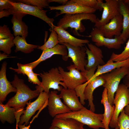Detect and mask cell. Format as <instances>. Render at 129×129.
I'll use <instances>...</instances> for the list:
<instances>
[{
	"label": "cell",
	"instance_id": "1f68e13d",
	"mask_svg": "<svg viewBox=\"0 0 129 129\" xmlns=\"http://www.w3.org/2000/svg\"><path fill=\"white\" fill-rule=\"evenodd\" d=\"M16 2L36 6L42 9L49 6L48 0H18Z\"/></svg>",
	"mask_w": 129,
	"mask_h": 129
},
{
	"label": "cell",
	"instance_id": "ee69618b",
	"mask_svg": "<svg viewBox=\"0 0 129 129\" xmlns=\"http://www.w3.org/2000/svg\"><path fill=\"white\" fill-rule=\"evenodd\" d=\"M9 55L5 53H0V61H1L2 60L10 57H8Z\"/></svg>",
	"mask_w": 129,
	"mask_h": 129
},
{
	"label": "cell",
	"instance_id": "8d00e7d4",
	"mask_svg": "<svg viewBox=\"0 0 129 129\" xmlns=\"http://www.w3.org/2000/svg\"><path fill=\"white\" fill-rule=\"evenodd\" d=\"M7 25H4L0 27V39L9 38L13 36Z\"/></svg>",
	"mask_w": 129,
	"mask_h": 129
},
{
	"label": "cell",
	"instance_id": "f6af8a7d",
	"mask_svg": "<svg viewBox=\"0 0 129 129\" xmlns=\"http://www.w3.org/2000/svg\"><path fill=\"white\" fill-rule=\"evenodd\" d=\"M125 113L129 117V103L124 109Z\"/></svg>",
	"mask_w": 129,
	"mask_h": 129
},
{
	"label": "cell",
	"instance_id": "ffe728a7",
	"mask_svg": "<svg viewBox=\"0 0 129 129\" xmlns=\"http://www.w3.org/2000/svg\"><path fill=\"white\" fill-rule=\"evenodd\" d=\"M7 63L4 61L0 71V102L3 103L8 94L11 92L16 93L17 90L12 86L6 77Z\"/></svg>",
	"mask_w": 129,
	"mask_h": 129
},
{
	"label": "cell",
	"instance_id": "836d02e7",
	"mask_svg": "<svg viewBox=\"0 0 129 129\" xmlns=\"http://www.w3.org/2000/svg\"><path fill=\"white\" fill-rule=\"evenodd\" d=\"M119 129H129V117L125 113L124 109L118 119Z\"/></svg>",
	"mask_w": 129,
	"mask_h": 129
},
{
	"label": "cell",
	"instance_id": "5bb4252c",
	"mask_svg": "<svg viewBox=\"0 0 129 129\" xmlns=\"http://www.w3.org/2000/svg\"><path fill=\"white\" fill-rule=\"evenodd\" d=\"M56 91H51L49 93L48 99V108L49 114L52 117L57 115L69 113L70 110L61 100L60 96Z\"/></svg>",
	"mask_w": 129,
	"mask_h": 129
},
{
	"label": "cell",
	"instance_id": "6da1fadb",
	"mask_svg": "<svg viewBox=\"0 0 129 129\" xmlns=\"http://www.w3.org/2000/svg\"><path fill=\"white\" fill-rule=\"evenodd\" d=\"M11 82L17 91L5 104L17 110L24 109L28 100L38 97L40 93L38 89L32 90L24 83V80L20 79L16 75H14L13 80Z\"/></svg>",
	"mask_w": 129,
	"mask_h": 129
},
{
	"label": "cell",
	"instance_id": "3957f363",
	"mask_svg": "<svg viewBox=\"0 0 129 129\" xmlns=\"http://www.w3.org/2000/svg\"><path fill=\"white\" fill-rule=\"evenodd\" d=\"M97 18L93 13H82L71 14H65L60 18L57 23V26L60 27L66 30L69 27L74 29V34L77 36H82L78 32H84L85 28L83 25L82 21L89 20L95 23Z\"/></svg>",
	"mask_w": 129,
	"mask_h": 129
},
{
	"label": "cell",
	"instance_id": "52a82bcc",
	"mask_svg": "<svg viewBox=\"0 0 129 129\" xmlns=\"http://www.w3.org/2000/svg\"><path fill=\"white\" fill-rule=\"evenodd\" d=\"M129 103V88L124 83L119 84L116 92L113 102L115 109L109 126L111 128L119 127L118 119L119 115Z\"/></svg>",
	"mask_w": 129,
	"mask_h": 129
},
{
	"label": "cell",
	"instance_id": "30bf717a",
	"mask_svg": "<svg viewBox=\"0 0 129 129\" xmlns=\"http://www.w3.org/2000/svg\"><path fill=\"white\" fill-rule=\"evenodd\" d=\"M90 37L98 47L104 46L109 49H118L124 43L119 36H115L114 38L105 37L99 28L96 27L92 28Z\"/></svg>",
	"mask_w": 129,
	"mask_h": 129
},
{
	"label": "cell",
	"instance_id": "f1b7e54d",
	"mask_svg": "<svg viewBox=\"0 0 129 129\" xmlns=\"http://www.w3.org/2000/svg\"><path fill=\"white\" fill-rule=\"evenodd\" d=\"M50 31L51 33L47 41L44 44L38 47V49L43 51L53 48L59 44L58 36L56 32L53 29Z\"/></svg>",
	"mask_w": 129,
	"mask_h": 129
},
{
	"label": "cell",
	"instance_id": "cb8c5ba5",
	"mask_svg": "<svg viewBox=\"0 0 129 129\" xmlns=\"http://www.w3.org/2000/svg\"><path fill=\"white\" fill-rule=\"evenodd\" d=\"M119 10L123 17L122 30L119 37L125 42L129 37V10L123 0H120Z\"/></svg>",
	"mask_w": 129,
	"mask_h": 129
},
{
	"label": "cell",
	"instance_id": "d6986e66",
	"mask_svg": "<svg viewBox=\"0 0 129 129\" xmlns=\"http://www.w3.org/2000/svg\"><path fill=\"white\" fill-rule=\"evenodd\" d=\"M87 81L88 83L84 89V94L85 100H88V106L90 107V110L94 112L95 108L93 102V93L96 88L103 86L104 83V81L100 75L93 78H91Z\"/></svg>",
	"mask_w": 129,
	"mask_h": 129
},
{
	"label": "cell",
	"instance_id": "e575fe53",
	"mask_svg": "<svg viewBox=\"0 0 129 129\" xmlns=\"http://www.w3.org/2000/svg\"><path fill=\"white\" fill-rule=\"evenodd\" d=\"M70 1L80 5L97 10V0H71Z\"/></svg>",
	"mask_w": 129,
	"mask_h": 129
},
{
	"label": "cell",
	"instance_id": "f35d334b",
	"mask_svg": "<svg viewBox=\"0 0 129 129\" xmlns=\"http://www.w3.org/2000/svg\"><path fill=\"white\" fill-rule=\"evenodd\" d=\"M9 0H0V11L5 10L14 8L9 2Z\"/></svg>",
	"mask_w": 129,
	"mask_h": 129
},
{
	"label": "cell",
	"instance_id": "8992f818",
	"mask_svg": "<svg viewBox=\"0 0 129 129\" xmlns=\"http://www.w3.org/2000/svg\"><path fill=\"white\" fill-rule=\"evenodd\" d=\"M97 10H103L101 18H97L94 27L99 28L109 22L116 16L120 14L119 10L120 0H97Z\"/></svg>",
	"mask_w": 129,
	"mask_h": 129
},
{
	"label": "cell",
	"instance_id": "7a4b0ae2",
	"mask_svg": "<svg viewBox=\"0 0 129 129\" xmlns=\"http://www.w3.org/2000/svg\"><path fill=\"white\" fill-rule=\"evenodd\" d=\"M55 117L74 118L93 129L104 128L102 122L103 114L95 113L85 107L78 111H71L68 113L58 115Z\"/></svg>",
	"mask_w": 129,
	"mask_h": 129
},
{
	"label": "cell",
	"instance_id": "d6a6232c",
	"mask_svg": "<svg viewBox=\"0 0 129 129\" xmlns=\"http://www.w3.org/2000/svg\"><path fill=\"white\" fill-rule=\"evenodd\" d=\"M18 68L14 69L11 67L9 68L14 71L18 74H22L25 75L33 71V67L32 65L29 63L23 64L18 63L17 64Z\"/></svg>",
	"mask_w": 129,
	"mask_h": 129
},
{
	"label": "cell",
	"instance_id": "4316f807",
	"mask_svg": "<svg viewBox=\"0 0 129 129\" xmlns=\"http://www.w3.org/2000/svg\"><path fill=\"white\" fill-rule=\"evenodd\" d=\"M17 110L0 102V120L4 123L6 121L10 124L14 123L16 120L15 113Z\"/></svg>",
	"mask_w": 129,
	"mask_h": 129
},
{
	"label": "cell",
	"instance_id": "277c9868",
	"mask_svg": "<svg viewBox=\"0 0 129 129\" xmlns=\"http://www.w3.org/2000/svg\"><path fill=\"white\" fill-rule=\"evenodd\" d=\"M129 66L115 69L108 73L100 75L104 81L103 86L107 90L108 100L112 105H113L114 95L121 80L128 73Z\"/></svg>",
	"mask_w": 129,
	"mask_h": 129
},
{
	"label": "cell",
	"instance_id": "5b68a950",
	"mask_svg": "<svg viewBox=\"0 0 129 129\" xmlns=\"http://www.w3.org/2000/svg\"><path fill=\"white\" fill-rule=\"evenodd\" d=\"M42 79L41 83L40 86L38 85L35 87L40 92L45 91L49 93V90L51 88L61 91L63 88H67L62 81V77L59 73L58 68H52L48 72H43L40 74L39 75Z\"/></svg>",
	"mask_w": 129,
	"mask_h": 129
},
{
	"label": "cell",
	"instance_id": "9a60e30c",
	"mask_svg": "<svg viewBox=\"0 0 129 129\" xmlns=\"http://www.w3.org/2000/svg\"><path fill=\"white\" fill-rule=\"evenodd\" d=\"M48 8L50 10L60 11L59 13L56 14V17L64 14H73L82 13H93L97 10L94 8L79 5L70 0L65 5L57 6H49Z\"/></svg>",
	"mask_w": 129,
	"mask_h": 129
},
{
	"label": "cell",
	"instance_id": "60d3db41",
	"mask_svg": "<svg viewBox=\"0 0 129 129\" xmlns=\"http://www.w3.org/2000/svg\"><path fill=\"white\" fill-rule=\"evenodd\" d=\"M123 83L129 88V70L127 74L123 78Z\"/></svg>",
	"mask_w": 129,
	"mask_h": 129
},
{
	"label": "cell",
	"instance_id": "ab89813d",
	"mask_svg": "<svg viewBox=\"0 0 129 129\" xmlns=\"http://www.w3.org/2000/svg\"><path fill=\"white\" fill-rule=\"evenodd\" d=\"M16 11L14 8L7 10H5L0 11V18L4 17H7L13 14Z\"/></svg>",
	"mask_w": 129,
	"mask_h": 129
},
{
	"label": "cell",
	"instance_id": "484cf974",
	"mask_svg": "<svg viewBox=\"0 0 129 129\" xmlns=\"http://www.w3.org/2000/svg\"><path fill=\"white\" fill-rule=\"evenodd\" d=\"M127 66H129V58L123 61L115 62L109 60L105 64L99 65L97 67L96 72L91 78H95L102 74L109 72L115 69Z\"/></svg>",
	"mask_w": 129,
	"mask_h": 129
},
{
	"label": "cell",
	"instance_id": "83f0119b",
	"mask_svg": "<svg viewBox=\"0 0 129 129\" xmlns=\"http://www.w3.org/2000/svg\"><path fill=\"white\" fill-rule=\"evenodd\" d=\"M26 38L17 36L15 37L13 42L16 46L15 52L16 53L21 51L25 54H28L33 51L34 49L37 48L40 46L27 43Z\"/></svg>",
	"mask_w": 129,
	"mask_h": 129
},
{
	"label": "cell",
	"instance_id": "8fae6325",
	"mask_svg": "<svg viewBox=\"0 0 129 129\" xmlns=\"http://www.w3.org/2000/svg\"><path fill=\"white\" fill-rule=\"evenodd\" d=\"M65 45L68 51L67 58H70L76 68L81 72H85V67L88 63L86 59V49L84 46H75L66 43H60Z\"/></svg>",
	"mask_w": 129,
	"mask_h": 129
},
{
	"label": "cell",
	"instance_id": "f546056e",
	"mask_svg": "<svg viewBox=\"0 0 129 129\" xmlns=\"http://www.w3.org/2000/svg\"><path fill=\"white\" fill-rule=\"evenodd\" d=\"M14 36L7 38L0 39V50L9 55L11 52V48L15 44L13 42Z\"/></svg>",
	"mask_w": 129,
	"mask_h": 129
},
{
	"label": "cell",
	"instance_id": "44dd1931",
	"mask_svg": "<svg viewBox=\"0 0 129 129\" xmlns=\"http://www.w3.org/2000/svg\"><path fill=\"white\" fill-rule=\"evenodd\" d=\"M53 29L57 33L59 43H66L75 46H84L85 44L89 43L86 39L77 38L70 34L66 30L60 27L54 26Z\"/></svg>",
	"mask_w": 129,
	"mask_h": 129
},
{
	"label": "cell",
	"instance_id": "c3c4849f",
	"mask_svg": "<svg viewBox=\"0 0 129 129\" xmlns=\"http://www.w3.org/2000/svg\"><path fill=\"white\" fill-rule=\"evenodd\" d=\"M115 129H119V128L118 127L116 128H115Z\"/></svg>",
	"mask_w": 129,
	"mask_h": 129
},
{
	"label": "cell",
	"instance_id": "ba28073f",
	"mask_svg": "<svg viewBox=\"0 0 129 129\" xmlns=\"http://www.w3.org/2000/svg\"><path fill=\"white\" fill-rule=\"evenodd\" d=\"M67 68L69 71H65L61 66L58 67L63 78L62 81L67 88L75 90L78 86L87 81L84 72H80L74 64L67 66Z\"/></svg>",
	"mask_w": 129,
	"mask_h": 129
},
{
	"label": "cell",
	"instance_id": "e0dca14e",
	"mask_svg": "<svg viewBox=\"0 0 129 129\" xmlns=\"http://www.w3.org/2000/svg\"><path fill=\"white\" fill-rule=\"evenodd\" d=\"M59 95L64 103L72 111H78L84 107L79 101L75 90L64 88Z\"/></svg>",
	"mask_w": 129,
	"mask_h": 129
},
{
	"label": "cell",
	"instance_id": "b9f144b4",
	"mask_svg": "<svg viewBox=\"0 0 129 129\" xmlns=\"http://www.w3.org/2000/svg\"><path fill=\"white\" fill-rule=\"evenodd\" d=\"M68 1V0H48V1L49 3L52 2H55L62 4V5H65Z\"/></svg>",
	"mask_w": 129,
	"mask_h": 129
},
{
	"label": "cell",
	"instance_id": "4fadbf2b",
	"mask_svg": "<svg viewBox=\"0 0 129 129\" xmlns=\"http://www.w3.org/2000/svg\"><path fill=\"white\" fill-rule=\"evenodd\" d=\"M87 45L88 48L85 46L88 61L85 67L86 70L97 68L99 65L105 64L106 63L103 59V56L102 50L91 43H89Z\"/></svg>",
	"mask_w": 129,
	"mask_h": 129
},
{
	"label": "cell",
	"instance_id": "d590c367",
	"mask_svg": "<svg viewBox=\"0 0 129 129\" xmlns=\"http://www.w3.org/2000/svg\"><path fill=\"white\" fill-rule=\"evenodd\" d=\"M87 83L88 82L87 81L83 84L79 86L75 90L78 97H80V102L83 105L85 104L84 101L85 100L84 92L85 88Z\"/></svg>",
	"mask_w": 129,
	"mask_h": 129
},
{
	"label": "cell",
	"instance_id": "7c38bea8",
	"mask_svg": "<svg viewBox=\"0 0 129 129\" xmlns=\"http://www.w3.org/2000/svg\"><path fill=\"white\" fill-rule=\"evenodd\" d=\"M9 2L16 10L27 14H30L38 17L44 21L51 27L50 30H53L54 25L53 18L48 17L46 14L47 10H44L37 7L18 2L9 0Z\"/></svg>",
	"mask_w": 129,
	"mask_h": 129
},
{
	"label": "cell",
	"instance_id": "603a6c76",
	"mask_svg": "<svg viewBox=\"0 0 129 129\" xmlns=\"http://www.w3.org/2000/svg\"><path fill=\"white\" fill-rule=\"evenodd\" d=\"M101 103L103 104L104 109L102 123L105 129H110L109 125L114 113L115 106L111 105L109 103L108 97L107 90L105 88L102 92Z\"/></svg>",
	"mask_w": 129,
	"mask_h": 129
},
{
	"label": "cell",
	"instance_id": "9c48e42d",
	"mask_svg": "<svg viewBox=\"0 0 129 129\" xmlns=\"http://www.w3.org/2000/svg\"><path fill=\"white\" fill-rule=\"evenodd\" d=\"M49 95V93L45 91L41 92L35 101L28 102L26 109L20 117L18 124H23L24 123L26 126L28 125L29 120L35 112L47 105Z\"/></svg>",
	"mask_w": 129,
	"mask_h": 129
},
{
	"label": "cell",
	"instance_id": "681fc988",
	"mask_svg": "<svg viewBox=\"0 0 129 129\" xmlns=\"http://www.w3.org/2000/svg\"><path fill=\"white\" fill-rule=\"evenodd\" d=\"M84 129H85L84 128Z\"/></svg>",
	"mask_w": 129,
	"mask_h": 129
},
{
	"label": "cell",
	"instance_id": "74e56055",
	"mask_svg": "<svg viewBox=\"0 0 129 129\" xmlns=\"http://www.w3.org/2000/svg\"><path fill=\"white\" fill-rule=\"evenodd\" d=\"M28 78V81L33 84H37L40 86L41 83L38 79V76L40 74L34 73L33 71L28 73L26 74Z\"/></svg>",
	"mask_w": 129,
	"mask_h": 129
},
{
	"label": "cell",
	"instance_id": "7dc6e473",
	"mask_svg": "<svg viewBox=\"0 0 129 129\" xmlns=\"http://www.w3.org/2000/svg\"><path fill=\"white\" fill-rule=\"evenodd\" d=\"M48 129H60L59 128L53 126H51Z\"/></svg>",
	"mask_w": 129,
	"mask_h": 129
},
{
	"label": "cell",
	"instance_id": "bcb514c9",
	"mask_svg": "<svg viewBox=\"0 0 129 129\" xmlns=\"http://www.w3.org/2000/svg\"><path fill=\"white\" fill-rule=\"evenodd\" d=\"M123 1L124 3L127 5L129 10V0H124Z\"/></svg>",
	"mask_w": 129,
	"mask_h": 129
},
{
	"label": "cell",
	"instance_id": "4dcf8cb0",
	"mask_svg": "<svg viewBox=\"0 0 129 129\" xmlns=\"http://www.w3.org/2000/svg\"><path fill=\"white\" fill-rule=\"evenodd\" d=\"M129 58V39L128 40L124 50L120 54H117L113 52L109 60L113 61H121Z\"/></svg>",
	"mask_w": 129,
	"mask_h": 129
},
{
	"label": "cell",
	"instance_id": "7402d4cb",
	"mask_svg": "<svg viewBox=\"0 0 129 129\" xmlns=\"http://www.w3.org/2000/svg\"><path fill=\"white\" fill-rule=\"evenodd\" d=\"M27 14L16 10L13 15L11 22L13 24V35L15 37L21 36L26 38L27 36L28 27L22 21L23 17Z\"/></svg>",
	"mask_w": 129,
	"mask_h": 129
},
{
	"label": "cell",
	"instance_id": "7bdbcfd3",
	"mask_svg": "<svg viewBox=\"0 0 129 129\" xmlns=\"http://www.w3.org/2000/svg\"><path fill=\"white\" fill-rule=\"evenodd\" d=\"M31 123H30V124L27 126H26L25 123L23 124H18V127L20 129H29Z\"/></svg>",
	"mask_w": 129,
	"mask_h": 129
},
{
	"label": "cell",
	"instance_id": "d4e9b609",
	"mask_svg": "<svg viewBox=\"0 0 129 129\" xmlns=\"http://www.w3.org/2000/svg\"><path fill=\"white\" fill-rule=\"evenodd\" d=\"M84 125L73 118H61L54 117L51 125L60 129H84Z\"/></svg>",
	"mask_w": 129,
	"mask_h": 129
},
{
	"label": "cell",
	"instance_id": "ac0fdd59",
	"mask_svg": "<svg viewBox=\"0 0 129 129\" xmlns=\"http://www.w3.org/2000/svg\"><path fill=\"white\" fill-rule=\"evenodd\" d=\"M68 54V51L66 46L63 44H58L53 48L43 51L41 56L37 60L29 63L32 65L34 69L41 62L55 54L61 55L63 59L67 61L68 59L67 58Z\"/></svg>",
	"mask_w": 129,
	"mask_h": 129
},
{
	"label": "cell",
	"instance_id": "2e32d148",
	"mask_svg": "<svg viewBox=\"0 0 129 129\" xmlns=\"http://www.w3.org/2000/svg\"><path fill=\"white\" fill-rule=\"evenodd\" d=\"M123 17L120 14L111 19L99 28L104 36L109 38L119 36L122 30Z\"/></svg>",
	"mask_w": 129,
	"mask_h": 129
}]
</instances>
